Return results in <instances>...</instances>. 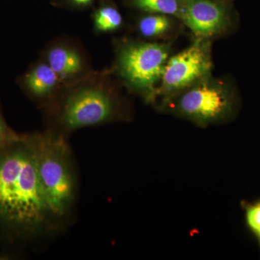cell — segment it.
Returning a JSON list of instances; mask_svg holds the SVG:
<instances>
[{
	"mask_svg": "<svg viewBox=\"0 0 260 260\" xmlns=\"http://www.w3.org/2000/svg\"><path fill=\"white\" fill-rule=\"evenodd\" d=\"M178 94L176 109L198 124L204 125L216 122L232 113L230 89L225 83L210 79V76Z\"/></svg>",
	"mask_w": 260,
	"mask_h": 260,
	"instance_id": "cell-5",
	"label": "cell"
},
{
	"mask_svg": "<svg viewBox=\"0 0 260 260\" xmlns=\"http://www.w3.org/2000/svg\"><path fill=\"white\" fill-rule=\"evenodd\" d=\"M43 194L57 228L70 217L78 192L74 156L67 137L55 131L27 134Z\"/></svg>",
	"mask_w": 260,
	"mask_h": 260,
	"instance_id": "cell-2",
	"label": "cell"
},
{
	"mask_svg": "<svg viewBox=\"0 0 260 260\" xmlns=\"http://www.w3.org/2000/svg\"><path fill=\"white\" fill-rule=\"evenodd\" d=\"M139 30L145 37H160L170 30L171 20L164 15H148L140 20Z\"/></svg>",
	"mask_w": 260,
	"mask_h": 260,
	"instance_id": "cell-10",
	"label": "cell"
},
{
	"mask_svg": "<svg viewBox=\"0 0 260 260\" xmlns=\"http://www.w3.org/2000/svg\"><path fill=\"white\" fill-rule=\"evenodd\" d=\"M116 114V104L105 90L84 88L65 98L56 111V120L64 135L80 128L96 126L112 120ZM56 132V131H55Z\"/></svg>",
	"mask_w": 260,
	"mask_h": 260,
	"instance_id": "cell-3",
	"label": "cell"
},
{
	"mask_svg": "<svg viewBox=\"0 0 260 260\" xmlns=\"http://www.w3.org/2000/svg\"><path fill=\"white\" fill-rule=\"evenodd\" d=\"M20 135L13 131L7 124L0 108V153L20 138Z\"/></svg>",
	"mask_w": 260,
	"mask_h": 260,
	"instance_id": "cell-13",
	"label": "cell"
},
{
	"mask_svg": "<svg viewBox=\"0 0 260 260\" xmlns=\"http://www.w3.org/2000/svg\"><path fill=\"white\" fill-rule=\"evenodd\" d=\"M56 229L26 135H21L0 153V229L27 239Z\"/></svg>",
	"mask_w": 260,
	"mask_h": 260,
	"instance_id": "cell-1",
	"label": "cell"
},
{
	"mask_svg": "<svg viewBox=\"0 0 260 260\" xmlns=\"http://www.w3.org/2000/svg\"><path fill=\"white\" fill-rule=\"evenodd\" d=\"M73 1H74L75 3H77V4L85 5L88 4L92 0H73Z\"/></svg>",
	"mask_w": 260,
	"mask_h": 260,
	"instance_id": "cell-15",
	"label": "cell"
},
{
	"mask_svg": "<svg viewBox=\"0 0 260 260\" xmlns=\"http://www.w3.org/2000/svg\"><path fill=\"white\" fill-rule=\"evenodd\" d=\"M140 9L162 15H180L181 3L178 0H135Z\"/></svg>",
	"mask_w": 260,
	"mask_h": 260,
	"instance_id": "cell-11",
	"label": "cell"
},
{
	"mask_svg": "<svg viewBox=\"0 0 260 260\" xmlns=\"http://www.w3.org/2000/svg\"><path fill=\"white\" fill-rule=\"evenodd\" d=\"M94 22L98 30L103 32L112 31L122 24L119 12L112 7H104L98 10L94 15Z\"/></svg>",
	"mask_w": 260,
	"mask_h": 260,
	"instance_id": "cell-12",
	"label": "cell"
},
{
	"mask_svg": "<svg viewBox=\"0 0 260 260\" xmlns=\"http://www.w3.org/2000/svg\"><path fill=\"white\" fill-rule=\"evenodd\" d=\"M179 17L200 39L218 35L229 25L225 10L211 0H182Z\"/></svg>",
	"mask_w": 260,
	"mask_h": 260,
	"instance_id": "cell-7",
	"label": "cell"
},
{
	"mask_svg": "<svg viewBox=\"0 0 260 260\" xmlns=\"http://www.w3.org/2000/svg\"><path fill=\"white\" fill-rule=\"evenodd\" d=\"M48 64L61 79L78 75L83 70L81 57L78 53L68 48L56 47L47 54Z\"/></svg>",
	"mask_w": 260,
	"mask_h": 260,
	"instance_id": "cell-9",
	"label": "cell"
},
{
	"mask_svg": "<svg viewBox=\"0 0 260 260\" xmlns=\"http://www.w3.org/2000/svg\"><path fill=\"white\" fill-rule=\"evenodd\" d=\"M246 220L249 227L260 236V203L248 210Z\"/></svg>",
	"mask_w": 260,
	"mask_h": 260,
	"instance_id": "cell-14",
	"label": "cell"
},
{
	"mask_svg": "<svg viewBox=\"0 0 260 260\" xmlns=\"http://www.w3.org/2000/svg\"><path fill=\"white\" fill-rule=\"evenodd\" d=\"M59 76L48 64L34 67L22 79L25 90L37 99H47L57 88Z\"/></svg>",
	"mask_w": 260,
	"mask_h": 260,
	"instance_id": "cell-8",
	"label": "cell"
},
{
	"mask_svg": "<svg viewBox=\"0 0 260 260\" xmlns=\"http://www.w3.org/2000/svg\"><path fill=\"white\" fill-rule=\"evenodd\" d=\"M212 65L209 41L198 38L189 47L168 59L159 91L166 95L179 93L209 77Z\"/></svg>",
	"mask_w": 260,
	"mask_h": 260,
	"instance_id": "cell-6",
	"label": "cell"
},
{
	"mask_svg": "<svg viewBox=\"0 0 260 260\" xmlns=\"http://www.w3.org/2000/svg\"><path fill=\"white\" fill-rule=\"evenodd\" d=\"M170 49L161 44H134L119 54L118 67L130 88L151 97L161 79Z\"/></svg>",
	"mask_w": 260,
	"mask_h": 260,
	"instance_id": "cell-4",
	"label": "cell"
}]
</instances>
